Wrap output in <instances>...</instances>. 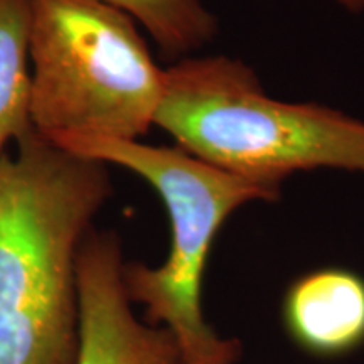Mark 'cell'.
Masks as SVG:
<instances>
[{"instance_id":"1","label":"cell","mask_w":364,"mask_h":364,"mask_svg":"<svg viewBox=\"0 0 364 364\" xmlns=\"http://www.w3.org/2000/svg\"><path fill=\"white\" fill-rule=\"evenodd\" d=\"M156 127L191 156L277 193L297 172L364 176V120L273 98L252 68L228 56H188L166 68Z\"/></svg>"},{"instance_id":"2","label":"cell","mask_w":364,"mask_h":364,"mask_svg":"<svg viewBox=\"0 0 364 364\" xmlns=\"http://www.w3.org/2000/svg\"><path fill=\"white\" fill-rule=\"evenodd\" d=\"M78 156L113 164L149 182L166 204L171 248L159 267L127 262V294L144 307L145 322L166 327L181 349L182 364H236L238 339H225L203 312V280L218 233L236 209L255 201L272 203L277 191L225 172L184 149L139 140L73 136L54 142Z\"/></svg>"},{"instance_id":"3","label":"cell","mask_w":364,"mask_h":364,"mask_svg":"<svg viewBox=\"0 0 364 364\" xmlns=\"http://www.w3.org/2000/svg\"><path fill=\"white\" fill-rule=\"evenodd\" d=\"M31 118L51 142L139 140L156 125L164 70L129 14L98 0H33Z\"/></svg>"},{"instance_id":"4","label":"cell","mask_w":364,"mask_h":364,"mask_svg":"<svg viewBox=\"0 0 364 364\" xmlns=\"http://www.w3.org/2000/svg\"><path fill=\"white\" fill-rule=\"evenodd\" d=\"M110 194L107 164L36 130L0 157V312L78 307L76 262Z\"/></svg>"},{"instance_id":"5","label":"cell","mask_w":364,"mask_h":364,"mask_svg":"<svg viewBox=\"0 0 364 364\" xmlns=\"http://www.w3.org/2000/svg\"><path fill=\"white\" fill-rule=\"evenodd\" d=\"M125 263L115 231H90L76 262L78 364H182L174 336L135 317Z\"/></svg>"},{"instance_id":"6","label":"cell","mask_w":364,"mask_h":364,"mask_svg":"<svg viewBox=\"0 0 364 364\" xmlns=\"http://www.w3.org/2000/svg\"><path fill=\"white\" fill-rule=\"evenodd\" d=\"M282 316L304 351L321 358L351 353L364 343V279L343 267L309 272L289 287Z\"/></svg>"},{"instance_id":"7","label":"cell","mask_w":364,"mask_h":364,"mask_svg":"<svg viewBox=\"0 0 364 364\" xmlns=\"http://www.w3.org/2000/svg\"><path fill=\"white\" fill-rule=\"evenodd\" d=\"M33 0H0V157L34 130L29 34Z\"/></svg>"},{"instance_id":"8","label":"cell","mask_w":364,"mask_h":364,"mask_svg":"<svg viewBox=\"0 0 364 364\" xmlns=\"http://www.w3.org/2000/svg\"><path fill=\"white\" fill-rule=\"evenodd\" d=\"M145 27L164 56H194L218 36V19L203 0H98Z\"/></svg>"},{"instance_id":"9","label":"cell","mask_w":364,"mask_h":364,"mask_svg":"<svg viewBox=\"0 0 364 364\" xmlns=\"http://www.w3.org/2000/svg\"><path fill=\"white\" fill-rule=\"evenodd\" d=\"M336 6L343 7L344 11L353 12V14H361L364 12V0H331Z\"/></svg>"}]
</instances>
